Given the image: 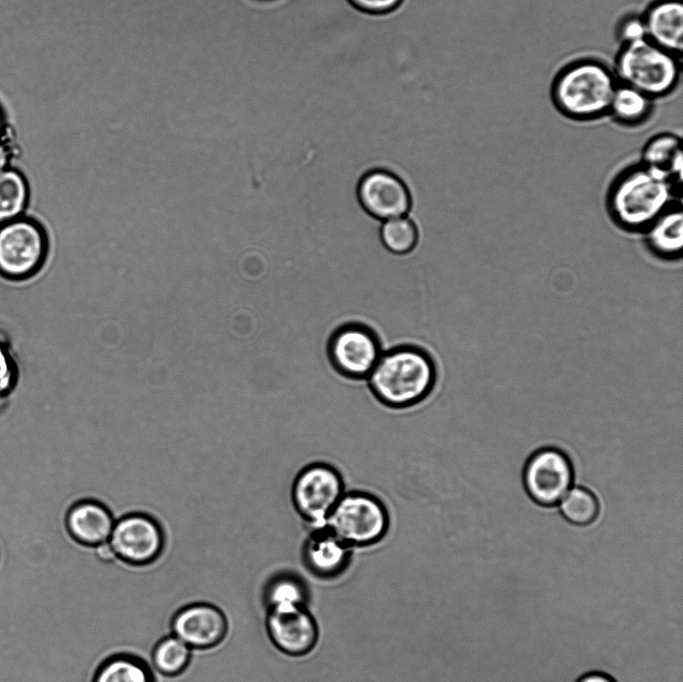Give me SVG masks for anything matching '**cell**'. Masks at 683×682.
Returning <instances> with one entry per match:
<instances>
[{"mask_svg":"<svg viewBox=\"0 0 683 682\" xmlns=\"http://www.w3.org/2000/svg\"><path fill=\"white\" fill-rule=\"evenodd\" d=\"M114 523L110 511L94 500L76 503L66 517L67 530L73 540L91 548L109 541Z\"/></svg>","mask_w":683,"mask_h":682,"instance_id":"obj_16","label":"cell"},{"mask_svg":"<svg viewBox=\"0 0 683 682\" xmlns=\"http://www.w3.org/2000/svg\"><path fill=\"white\" fill-rule=\"evenodd\" d=\"M343 473L326 461H313L295 475L290 499L298 516L309 529L325 526L331 512L346 492Z\"/></svg>","mask_w":683,"mask_h":682,"instance_id":"obj_6","label":"cell"},{"mask_svg":"<svg viewBox=\"0 0 683 682\" xmlns=\"http://www.w3.org/2000/svg\"><path fill=\"white\" fill-rule=\"evenodd\" d=\"M615 34L620 45L646 39L647 35L642 15L637 13L624 15L616 25Z\"/></svg>","mask_w":683,"mask_h":682,"instance_id":"obj_26","label":"cell"},{"mask_svg":"<svg viewBox=\"0 0 683 682\" xmlns=\"http://www.w3.org/2000/svg\"><path fill=\"white\" fill-rule=\"evenodd\" d=\"M9 360L6 352L0 346V383L9 376Z\"/></svg>","mask_w":683,"mask_h":682,"instance_id":"obj_30","label":"cell"},{"mask_svg":"<svg viewBox=\"0 0 683 682\" xmlns=\"http://www.w3.org/2000/svg\"><path fill=\"white\" fill-rule=\"evenodd\" d=\"M648 251L663 261L674 262L683 254L682 200L676 201L642 233Z\"/></svg>","mask_w":683,"mask_h":682,"instance_id":"obj_17","label":"cell"},{"mask_svg":"<svg viewBox=\"0 0 683 682\" xmlns=\"http://www.w3.org/2000/svg\"><path fill=\"white\" fill-rule=\"evenodd\" d=\"M560 510L563 517L571 524L587 526L597 519L599 502L590 490L576 487L563 497Z\"/></svg>","mask_w":683,"mask_h":682,"instance_id":"obj_23","label":"cell"},{"mask_svg":"<svg viewBox=\"0 0 683 682\" xmlns=\"http://www.w3.org/2000/svg\"><path fill=\"white\" fill-rule=\"evenodd\" d=\"M679 192L663 175L640 161L623 168L611 181L605 203L612 222L629 233H643L676 201Z\"/></svg>","mask_w":683,"mask_h":682,"instance_id":"obj_2","label":"cell"},{"mask_svg":"<svg viewBox=\"0 0 683 682\" xmlns=\"http://www.w3.org/2000/svg\"><path fill=\"white\" fill-rule=\"evenodd\" d=\"M437 381L438 368L433 356L414 344L383 350L366 379L374 399L391 410L420 405L433 393Z\"/></svg>","mask_w":683,"mask_h":682,"instance_id":"obj_1","label":"cell"},{"mask_svg":"<svg viewBox=\"0 0 683 682\" xmlns=\"http://www.w3.org/2000/svg\"><path fill=\"white\" fill-rule=\"evenodd\" d=\"M8 164H9V156L7 151L0 147V172L8 169Z\"/></svg>","mask_w":683,"mask_h":682,"instance_id":"obj_31","label":"cell"},{"mask_svg":"<svg viewBox=\"0 0 683 682\" xmlns=\"http://www.w3.org/2000/svg\"><path fill=\"white\" fill-rule=\"evenodd\" d=\"M612 68L619 83L656 101L671 95L679 86L682 59L646 38L620 45Z\"/></svg>","mask_w":683,"mask_h":682,"instance_id":"obj_4","label":"cell"},{"mask_svg":"<svg viewBox=\"0 0 683 682\" xmlns=\"http://www.w3.org/2000/svg\"><path fill=\"white\" fill-rule=\"evenodd\" d=\"M28 184L17 170L0 172V224L22 216L28 203Z\"/></svg>","mask_w":683,"mask_h":682,"instance_id":"obj_22","label":"cell"},{"mask_svg":"<svg viewBox=\"0 0 683 682\" xmlns=\"http://www.w3.org/2000/svg\"><path fill=\"white\" fill-rule=\"evenodd\" d=\"M356 9L370 15H387L401 10L404 0H348ZM402 11V10H401Z\"/></svg>","mask_w":683,"mask_h":682,"instance_id":"obj_27","label":"cell"},{"mask_svg":"<svg viewBox=\"0 0 683 682\" xmlns=\"http://www.w3.org/2000/svg\"><path fill=\"white\" fill-rule=\"evenodd\" d=\"M382 352L376 332L356 322L336 328L326 344V356L332 370L351 381H366Z\"/></svg>","mask_w":683,"mask_h":682,"instance_id":"obj_7","label":"cell"},{"mask_svg":"<svg viewBox=\"0 0 683 682\" xmlns=\"http://www.w3.org/2000/svg\"><path fill=\"white\" fill-rule=\"evenodd\" d=\"M640 162L663 175L682 193L683 151L679 135L664 131L650 137L642 148Z\"/></svg>","mask_w":683,"mask_h":682,"instance_id":"obj_18","label":"cell"},{"mask_svg":"<svg viewBox=\"0 0 683 682\" xmlns=\"http://www.w3.org/2000/svg\"><path fill=\"white\" fill-rule=\"evenodd\" d=\"M652 98L628 85L618 83L614 92L608 116L625 127L645 124L654 111Z\"/></svg>","mask_w":683,"mask_h":682,"instance_id":"obj_19","label":"cell"},{"mask_svg":"<svg viewBox=\"0 0 683 682\" xmlns=\"http://www.w3.org/2000/svg\"><path fill=\"white\" fill-rule=\"evenodd\" d=\"M91 682H155L150 664L143 658L117 653L106 657L95 669Z\"/></svg>","mask_w":683,"mask_h":682,"instance_id":"obj_20","label":"cell"},{"mask_svg":"<svg viewBox=\"0 0 683 682\" xmlns=\"http://www.w3.org/2000/svg\"><path fill=\"white\" fill-rule=\"evenodd\" d=\"M266 634L276 649L289 656L309 653L318 640V627L305 604L266 610Z\"/></svg>","mask_w":683,"mask_h":682,"instance_id":"obj_11","label":"cell"},{"mask_svg":"<svg viewBox=\"0 0 683 682\" xmlns=\"http://www.w3.org/2000/svg\"><path fill=\"white\" fill-rule=\"evenodd\" d=\"M96 557L102 562H112L117 559L116 554L109 541L104 542L93 548Z\"/></svg>","mask_w":683,"mask_h":682,"instance_id":"obj_28","label":"cell"},{"mask_svg":"<svg viewBox=\"0 0 683 682\" xmlns=\"http://www.w3.org/2000/svg\"><path fill=\"white\" fill-rule=\"evenodd\" d=\"M613 68L595 57L576 58L555 74L550 97L565 118L589 122L608 116L618 85Z\"/></svg>","mask_w":683,"mask_h":682,"instance_id":"obj_3","label":"cell"},{"mask_svg":"<svg viewBox=\"0 0 683 682\" xmlns=\"http://www.w3.org/2000/svg\"><path fill=\"white\" fill-rule=\"evenodd\" d=\"M48 253V237L34 219L18 217L0 224V274L23 279L36 273Z\"/></svg>","mask_w":683,"mask_h":682,"instance_id":"obj_8","label":"cell"},{"mask_svg":"<svg viewBox=\"0 0 683 682\" xmlns=\"http://www.w3.org/2000/svg\"><path fill=\"white\" fill-rule=\"evenodd\" d=\"M118 560L132 566H145L163 553L165 539L161 527L144 514H130L116 523L109 538Z\"/></svg>","mask_w":683,"mask_h":682,"instance_id":"obj_10","label":"cell"},{"mask_svg":"<svg viewBox=\"0 0 683 682\" xmlns=\"http://www.w3.org/2000/svg\"><path fill=\"white\" fill-rule=\"evenodd\" d=\"M576 682H616L611 676L598 672L592 671L582 675Z\"/></svg>","mask_w":683,"mask_h":682,"instance_id":"obj_29","label":"cell"},{"mask_svg":"<svg viewBox=\"0 0 683 682\" xmlns=\"http://www.w3.org/2000/svg\"><path fill=\"white\" fill-rule=\"evenodd\" d=\"M264 599L267 608L304 604L305 591L295 578L277 577L267 584Z\"/></svg>","mask_w":683,"mask_h":682,"instance_id":"obj_25","label":"cell"},{"mask_svg":"<svg viewBox=\"0 0 683 682\" xmlns=\"http://www.w3.org/2000/svg\"><path fill=\"white\" fill-rule=\"evenodd\" d=\"M191 656L192 648L170 633L154 645L149 656V664L154 672L173 677L187 668Z\"/></svg>","mask_w":683,"mask_h":682,"instance_id":"obj_21","label":"cell"},{"mask_svg":"<svg viewBox=\"0 0 683 682\" xmlns=\"http://www.w3.org/2000/svg\"><path fill=\"white\" fill-rule=\"evenodd\" d=\"M169 629L192 649H209L226 637L228 621L219 607L208 602H193L176 611Z\"/></svg>","mask_w":683,"mask_h":682,"instance_id":"obj_13","label":"cell"},{"mask_svg":"<svg viewBox=\"0 0 683 682\" xmlns=\"http://www.w3.org/2000/svg\"><path fill=\"white\" fill-rule=\"evenodd\" d=\"M574 471L569 457L561 450L546 447L534 452L523 470V484L538 505L558 504L570 489Z\"/></svg>","mask_w":683,"mask_h":682,"instance_id":"obj_9","label":"cell"},{"mask_svg":"<svg viewBox=\"0 0 683 682\" xmlns=\"http://www.w3.org/2000/svg\"><path fill=\"white\" fill-rule=\"evenodd\" d=\"M391 523L385 502L373 492L346 490L325 526L351 548L379 543L387 535Z\"/></svg>","mask_w":683,"mask_h":682,"instance_id":"obj_5","label":"cell"},{"mask_svg":"<svg viewBox=\"0 0 683 682\" xmlns=\"http://www.w3.org/2000/svg\"><path fill=\"white\" fill-rule=\"evenodd\" d=\"M641 15L647 39L670 52L682 56V0H653Z\"/></svg>","mask_w":683,"mask_h":682,"instance_id":"obj_15","label":"cell"},{"mask_svg":"<svg viewBox=\"0 0 683 682\" xmlns=\"http://www.w3.org/2000/svg\"><path fill=\"white\" fill-rule=\"evenodd\" d=\"M357 197L362 208L381 221L406 216L412 203L404 181L385 169H373L364 174L357 186Z\"/></svg>","mask_w":683,"mask_h":682,"instance_id":"obj_12","label":"cell"},{"mask_svg":"<svg viewBox=\"0 0 683 682\" xmlns=\"http://www.w3.org/2000/svg\"><path fill=\"white\" fill-rule=\"evenodd\" d=\"M380 238L387 250L402 255L411 252L418 242V229L407 216L382 221Z\"/></svg>","mask_w":683,"mask_h":682,"instance_id":"obj_24","label":"cell"},{"mask_svg":"<svg viewBox=\"0 0 683 682\" xmlns=\"http://www.w3.org/2000/svg\"><path fill=\"white\" fill-rule=\"evenodd\" d=\"M309 530L302 551L306 566L320 577L336 576L346 568L352 548L326 526Z\"/></svg>","mask_w":683,"mask_h":682,"instance_id":"obj_14","label":"cell"}]
</instances>
